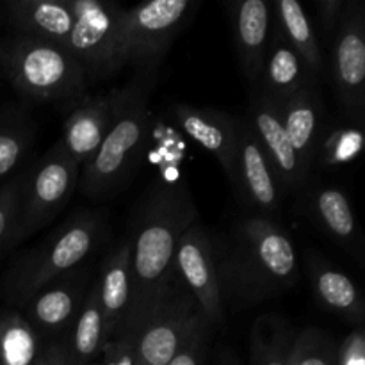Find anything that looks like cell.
I'll use <instances>...</instances> for the list:
<instances>
[{
  "mask_svg": "<svg viewBox=\"0 0 365 365\" xmlns=\"http://www.w3.org/2000/svg\"><path fill=\"white\" fill-rule=\"evenodd\" d=\"M198 209L187 189L177 182H160L143 198L130 239V305L116 335H132L173 274L177 245Z\"/></svg>",
  "mask_w": 365,
  "mask_h": 365,
  "instance_id": "6da1fadb",
  "label": "cell"
},
{
  "mask_svg": "<svg viewBox=\"0 0 365 365\" xmlns=\"http://www.w3.org/2000/svg\"><path fill=\"white\" fill-rule=\"evenodd\" d=\"M225 307H250L289 291L298 282L296 246L271 217L248 216L214 241Z\"/></svg>",
  "mask_w": 365,
  "mask_h": 365,
  "instance_id": "7a4b0ae2",
  "label": "cell"
},
{
  "mask_svg": "<svg viewBox=\"0 0 365 365\" xmlns=\"http://www.w3.org/2000/svg\"><path fill=\"white\" fill-rule=\"evenodd\" d=\"M0 70L20 96L73 109L86 98L88 75L63 45L13 34L0 39Z\"/></svg>",
  "mask_w": 365,
  "mask_h": 365,
  "instance_id": "3957f363",
  "label": "cell"
},
{
  "mask_svg": "<svg viewBox=\"0 0 365 365\" xmlns=\"http://www.w3.org/2000/svg\"><path fill=\"white\" fill-rule=\"evenodd\" d=\"M152 89V71H138L134 81L123 89H116V110L109 132L78 175V187L88 198H103L123 180L148 132Z\"/></svg>",
  "mask_w": 365,
  "mask_h": 365,
  "instance_id": "277c9868",
  "label": "cell"
},
{
  "mask_svg": "<svg viewBox=\"0 0 365 365\" xmlns=\"http://www.w3.org/2000/svg\"><path fill=\"white\" fill-rule=\"evenodd\" d=\"M102 230V217L89 210L77 212L57 227L11 269L7 291L13 302L25 305L36 292L75 271L96 248Z\"/></svg>",
  "mask_w": 365,
  "mask_h": 365,
  "instance_id": "5b68a950",
  "label": "cell"
},
{
  "mask_svg": "<svg viewBox=\"0 0 365 365\" xmlns=\"http://www.w3.org/2000/svg\"><path fill=\"white\" fill-rule=\"evenodd\" d=\"M203 321L207 319L198 303L173 269L168 284L130 335L138 360L145 365H166Z\"/></svg>",
  "mask_w": 365,
  "mask_h": 365,
  "instance_id": "8992f818",
  "label": "cell"
},
{
  "mask_svg": "<svg viewBox=\"0 0 365 365\" xmlns=\"http://www.w3.org/2000/svg\"><path fill=\"white\" fill-rule=\"evenodd\" d=\"M81 168L59 143L52 146L34 168L24 175L11 245L31 237L63 212L78 187Z\"/></svg>",
  "mask_w": 365,
  "mask_h": 365,
  "instance_id": "52a82bcc",
  "label": "cell"
},
{
  "mask_svg": "<svg viewBox=\"0 0 365 365\" xmlns=\"http://www.w3.org/2000/svg\"><path fill=\"white\" fill-rule=\"evenodd\" d=\"M73 27L63 46L82 64L88 81H100L118 73L123 63L121 9L102 0H66Z\"/></svg>",
  "mask_w": 365,
  "mask_h": 365,
  "instance_id": "ba28073f",
  "label": "cell"
},
{
  "mask_svg": "<svg viewBox=\"0 0 365 365\" xmlns=\"http://www.w3.org/2000/svg\"><path fill=\"white\" fill-rule=\"evenodd\" d=\"M196 0H152L121 13V46L125 66L155 73L171 41L191 18Z\"/></svg>",
  "mask_w": 365,
  "mask_h": 365,
  "instance_id": "9c48e42d",
  "label": "cell"
},
{
  "mask_svg": "<svg viewBox=\"0 0 365 365\" xmlns=\"http://www.w3.org/2000/svg\"><path fill=\"white\" fill-rule=\"evenodd\" d=\"M173 269L198 303L212 328L225 324V303L214 259V239L200 223L182 234L175 252Z\"/></svg>",
  "mask_w": 365,
  "mask_h": 365,
  "instance_id": "30bf717a",
  "label": "cell"
},
{
  "mask_svg": "<svg viewBox=\"0 0 365 365\" xmlns=\"http://www.w3.org/2000/svg\"><path fill=\"white\" fill-rule=\"evenodd\" d=\"M331 75L342 106L362 120L365 100V14L360 2H348L335 29Z\"/></svg>",
  "mask_w": 365,
  "mask_h": 365,
  "instance_id": "8fae6325",
  "label": "cell"
},
{
  "mask_svg": "<svg viewBox=\"0 0 365 365\" xmlns=\"http://www.w3.org/2000/svg\"><path fill=\"white\" fill-rule=\"evenodd\" d=\"M232 187L242 202L259 210L260 216L273 220L280 210L284 187L246 116L239 118V143Z\"/></svg>",
  "mask_w": 365,
  "mask_h": 365,
  "instance_id": "7c38bea8",
  "label": "cell"
},
{
  "mask_svg": "<svg viewBox=\"0 0 365 365\" xmlns=\"http://www.w3.org/2000/svg\"><path fill=\"white\" fill-rule=\"evenodd\" d=\"M171 118L184 134L212 153L228 182L234 184L239 118L212 107H195L187 103H177L171 109Z\"/></svg>",
  "mask_w": 365,
  "mask_h": 365,
  "instance_id": "4fadbf2b",
  "label": "cell"
},
{
  "mask_svg": "<svg viewBox=\"0 0 365 365\" xmlns=\"http://www.w3.org/2000/svg\"><path fill=\"white\" fill-rule=\"evenodd\" d=\"M246 120L252 125L264 153H266L271 166L277 171L278 178L282 182V187H305L309 180L303 175L294 148H292L291 141H289L287 134H285L280 107L273 100L267 98L264 93L253 91Z\"/></svg>",
  "mask_w": 365,
  "mask_h": 365,
  "instance_id": "5bb4252c",
  "label": "cell"
},
{
  "mask_svg": "<svg viewBox=\"0 0 365 365\" xmlns=\"http://www.w3.org/2000/svg\"><path fill=\"white\" fill-rule=\"evenodd\" d=\"M88 287L86 274L71 271L36 292L24 305L25 317L43 339L66 335L81 310Z\"/></svg>",
  "mask_w": 365,
  "mask_h": 365,
  "instance_id": "9a60e30c",
  "label": "cell"
},
{
  "mask_svg": "<svg viewBox=\"0 0 365 365\" xmlns=\"http://www.w3.org/2000/svg\"><path fill=\"white\" fill-rule=\"evenodd\" d=\"M228 11L242 75L255 91L259 88L260 71L269 46L273 6L266 0H241L228 4Z\"/></svg>",
  "mask_w": 365,
  "mask_h": 365,
  "instance_id": "2e32d148",
  "label": "cell"
},
{
  "mask_svg": "<svg viewBox=\"0 0 365 365\" xmlns=\"http://www.w3.org/2000/svg\"><path fill=\"white\" fill-rule=\"evenodd\" d=\"M116 110V89L107 95L86 96L68 113L57 143L77 163L86 166L106 139Z\"/></svg>",
  "mask_w": 365,
  "mask_h": 365,
  "instance_id": "e0dca14e",
  "label": "cell"
},
{
  "mask_svg": "<svg viewBox=\"0 0 365 365\" xmlns=\"http://www.w3.org/2000/svg\"><path fill=\"white\" fill-rule=\"evenodd\" d=\"M280 114L285 134L294 148L303 175L310 180L316 168L323 125V107L312 82L292 95L280 107Z\"/></svg>",
  "mask_w": 365,
  "mask_h": 365,
  "instance_id": "ac0fdd59",
  "label": "cell"
},
{
  "mask_svg": "<svg viewBox=\"0 0 365 365\" xmlns=\"http://www.w3.org/2000/svg\"><path fill=\"white\" fill-rule=\"evenodd\" d=\"M2 18L16 36L57 45H63L73 27L66 0H9L2 6Z\"/></svg>",
  "mask_w": 365,
  "mask_h": 365,
  "instance_id": "d6986e66",
  "label": "cell"
},
{
  "mask_svg": "<svg viewBox=\"0 0 365 365\" xmlns=\"http://www.w3.org/2000/svg\"><path fill=\"white\" fill-rule=\"evenodd\" d=\"M95 287L107 342L120 330L130 305V239L125 237L103 259Z\"/></svg>",
  "mask_w": 365,
  "mask_h": 365,
  "instance_id": "ffe728a7",
  "label": "cell"
},
{
  "mask_svg": "<svg viewBox=\"0 0 365 365\" xmlns=\"http://www.w3.org/2000/svg\"><path fill=\"white\" fill-rule=\"evenodd\" d=\"M309 82H312V77L307 71L305 64L302 63L298 53L289 46V43L282 38L280 32L274 29L269 46H267L262 71H260L259 88L255 91L264 93L267 98L282 107Z\"/></svg>",
  "mask_w": 365,
  "mask_h": 365,
  "instance_id": "44dd1931",
  "label": "cell"
},
{
  "mask_svg": "<svg viewBox=\"0 0 365 365\" xmlns=\"http://www.w3.org/2000/svg\"><path fill=\"white\" fill-rule=\"evenodd\" d=\"M309 274L319 302L335 316L362 328L364 299L355 282L319 257H310Z\"/></svg>",
  "mask_w": 365,
  "mask_h": 365,
  "instance_id": "7402d4cb",
  "label": "cell"
},
{
  "mask_svg": "<svg viewBox=\"0 0 365 365\" xmlns=\"http://www.w3.org/2000/svg\"><path fill=\"white\" fill-rule=\"evenodd\" d=\"M273 16L274 29L298 53L310 77H317L323 70V53L302 4L298 0H274Z\"/></svg>",
  "mask_w": 365,
  "mask_h": 365,
  "instance_id": "603a6c76",
  "label": "cell"
},
{
  "mask_svg": "<svg viewBox=\"0 0 365 365\" xmlns=\"http://www.w3.org/2000/svg\"><path fill=\"white\" fill-rule=\"evenodd\" d=\"M106 344L103 335V317L98 303L95 284L86 291L81 310L71 324L70 331L64 335L63 346L68 355L77 365H91Z\"/></svg>",
  "mask_w": 365,
  "mask_h": 365,
  "instance_id": "cb8c5ba5",
  "label": "cell"
},
{
  "mask_svg": "<svg viewBox=\"0 0 365 365\" xmlns=\"http://www.w3.org/2000/svg\"><path fill=\"white\" fill-rule=\"evenodd\" d=\"M310 210L317 223L348 250L360 245V232L348 196L337 187H317L310 196Z\"/></svg>",
  "mask_w": 365,
  "mask_h": 365,
  "instance_id": "d4e9b609",
  "label": "cell"
},
{
  "mask_svg": "<svg viewBox=\"0 0 365 365\" xmlns=\"http://www.w3.org/2000/svg\"><path fill=\"white\" fill-rule=\"evenodd\" d=\"M294 337V328L284 317L260 316L250 335L252 365H291Z\"/></svg>",
  "mask_w": 365,
  "mask_h": 365,
  "instance_id": "484cf974",
  "label": "cell"
},
{
  "mask_svg": "<svg viewBox=\"0 0 365 365\" xmlns=\"http://www.w3.org/2000/svg\"><path fill=\"white\" fill-rule=\"evenodd\" d=\"M45 339L24 314L0 312V365H32L41 355Z\"/></svg>",
  "mask_w": 365,
  "mask_h": 365,
  "instance_id": "4316f807",
  "label": "cell"
},
{
  "mask_svg": "<svg viewBox=\"0 0 365 365\" xmlns=\"http://www.w3.org/2000/svg\"><path fill=\"white\" fill-rule=\"evenodd\" d=\"M36 135V123L29 110L7 106L0 110V180L9 177L25 159Z\"/></svg>",
  "mask_w": 365,
  "mask_h": 365,
  "instance_id": "83f0119b",
  "label": "cell"
},
{
  "mask_svg": "<svg viewBox=\"0 0 365 365\" xmlns=\"http://www.w3.org/2000/svg\"><path fill=\"white\" fill-rule=\"evenodd\" d=\"M291 365H337V342L321 328H305L294 337Z\"/></svg>",
  "mask_w": 365,
  "mask_h": 365,
  "instance_id": "f1b7e54d",
  "label": "cell"
},
{
  "mask_svg": "<svg viewBox=\"0 0 365 365\" xmlns=\"http://www.w3.org/2000/svg\"><path fill=\"white\" fill-rule=\"evenodd\" d=\"M364 146V135L359 128H335L328 138L321 139L317 163L324 166H341L356 159Z\"/></svg>",
  "mask_w": 365,
  "mask_h": 365,
  "instance_id": "f546056e",
  "label": "cell"
},
{
  "mask_svg": "<svg viewBox=\"0 0 365 365\" xmlns=\"http://www.w3.org/2000/svg\"><path fill=\"white\" fill-rule=\"evenodd\" d=\"M21 180H24V175L0 185V248L9 246L11 235H13L14 225H16Z\"/></svg>",
  "mask_w": 365,
  "mask_h": 365,
  "instance_id": "4dcf8cb0",
  "label": "cell"
},
{
  "mask_svg": "<svg viewBox=\"0 0 365 365\" xmlns=\"http://www.w3.org/2000/svg\"><path fill=\"white\" fill-rule=\"evenodd\" d=\"M210 330L212 327L203 321L166 365H205L209 356Z\"/></svg>",
  "mask_w": 365,
  "mask_h": 365,
  "instance_id": "1f68e13d",
  "label": "cell"
},
{
  "mask_svg": "<svg viewBox=\"0 0 365 365\" xmlns=\"http://www.w3.org/2000/svg\"><path fill=\"white\" fill-rule=\"evenodd\" d=\"M134 339L130 335H116L103 344L102 351L91 365H138Z\"/></svg>",
  "mask_w": 365,
  "mask_h": 365,
  "instance_id": "d6a6232c",
  "label": "cell"
},
{
  "mask_svg": "<svg viewBox=\"0 0 365 365\" xmlns=\"http://www.w3.org/2000/svg\"><path fill=\"white\" fill-rule=\"evenodd\" d=\"M337 365H365V337L362 328H355L337 348Z\"/></svg>",
  "mask_w": 365,
  "mask_h": 365,
  "instance_id": "836d02e7",
  "label": "cell"
},
{
  "mask_svg": "<svg viewBox=\"0 0 365 365\" xmlns=\"http://www.w3.org/2000/svg\"><path fill=\"white\" fill-rule=\"evenodd\" d=\"M348 2L349 0H317V14H319L321 21H323L324 31L331 32L337 29Z\"/></svg>",
  "mask_w": 365,
  "mask_h": 365,
  "instance_id": "e575fe53",
  "label": "cell"
},
{
  "mask_svg": "<svg viewBox=\"0 0 365 365\" xmlns=\"http://www.w3.org/2000/svg\"><path fill=\"white\" fill-rule=\"evenodd\" d=\"M45 355L48 359L50 365H77L68 355L66 348L63 346V342L57 341H45Z\"/></svg>",
  "mask_w": 365,
  "mask_h": 365,
  "instance_id": "d590c367",
  "label": "cell"
},
{
  "mask_svg": "<svg viewBox=\"0 0 365 365\" xmlns=\"http://www.w3.org/2000/svg\"><path fill=\"white\" fill-rule=\"evenodd\" d=\"M217 365H241L232 351H221L217 356Z\"/></svg>",
  "mask_w": 365,
  "mask_h": 365,
  "instance_id": "8d00e7d4",
  "label": "cell"
},
{
  "mask_svg": "<svg viewBox=\"0 0 365 365\" xmlns=\"http://www.w3.org/2000/svg\"><path fill=\"white\" fill-rule=\"evenodd\" d=\"M43 348H45V346H43ZM32 365H50L48 359H46V355H45V349H43V351H41V355L38 356V360H36V362L32 364Z\"/></svg>",
  "mask_w": 365,
  "mask_h": 365,
  "instance_id": "74e56055",
  "label": "cell"
},
{
  "mask_svg": "<svg viewBox=\"0 0 365 365\" xmlns=\"http://www.w3.org/2000/svg\"><path fill=\"white\" fill-rule=\"evenodd\" d=\"M138 365H145V364H141V362H139V364H138Z\"/></svg>",
  "mask_w": 365,
  "mask_h": 365,
  "instance_id": "f35d334b",
  "label": "cell"
}]
</instances>
